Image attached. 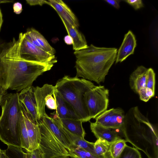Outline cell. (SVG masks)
Listing matches in <instances>:
<instances>
[{
	"label": "cell",
	"instance_id": "6da1fadb",
	"mask_svg": "<svg viewBox=\"0 0 158 158\" xmlns=\"http://www.w3.org/2000/svg\"><path fill=\"white\" fill-rule=\"evenodd\" d=\"M23 33L18 39L0 42V85L5 90L17 91L32 86L38 77L51 69L54 64L27 61L21 58L20 52Z\"/></svg>",
	"mask_w": 158,
	"mask_h": 158
},
{
	"label": "cell",
	"instance_id": "7a4b0ae2",
	"mask_svg": "<svg viewBox=\"0 0 158 158\" xmlns=\"http://www.w3.org/2000/svg\"><path fill=\"white\" fill-rule=\"evenodd\" d=\"M119 130L126 142L143 152L148 158H158L157 133L137 106L127 111Z\"/></svg>",
	"mask_w": 158,
	"mask_h": 158
},
{
	"label": "cell",
	"instance_id": "3957f363",
	"mask_svg": "<svg viewBox=\"0 0 158 158\" xmlns=\"http://www.w3.org/2000/svg\"><path fill=\"white\" fill-rule=\"evenodd\" d=\"M117 49L99 47L92 44L74 52L76 59L75 77L94 81L104 82L106 76L116 60Z\"/></svg>",
	"mask_w": 158,
	"mask_h": 158
},
{
	"label": "cell",
	"instance_id": "277c9868",
	"mask_svg": "<svg viewBox=\"0 0 158 158\" xmlns=\"http://www.w3.org/2000/svg\"><path fill=\"white\" fill-rule=\"evenodd\" d=\"M96 86L91 81L76 77L65 76L57 82L55 88L83 122L89 118L84 98L85 94Z\"/></svg>",
	"mask_w": 158,
	"mask_h": 158
},
{
	"label": "cell",
	"instance_id": "5b68a950",
	"mask_svg": "<svg viewBox=\"0 0 158 158\" xmlns=\"http://www.w3.org/2000/svg\"><path fill=\"white\" fill-rule=\"evenodd\" d=\"M0 140L7 145L21 148L19 123L21 112L19 93H11L2 105Z\"/></svg>",
	"mask_w": 158,
	"mask_h": 158
},
{
	"label": "cell",
	"instance_id": "8992f818",
	"mask_svg": "<svg viewBox=\"0 0 158 158\" xmlns=\"http://www.w3.org/2000/svg\"><path fill=\"white\" fill-rule=\"evenodd\" d=\"M38 122L41 133L38 148L41 152L43 158L69 156L68 150L55 136L44 121L40 119Z\"/></svg>",
	"mask_w": 158,
	"mask_h": 158
},
{
	"label": "cell",
	"instance_id": "52a82bcc",
	"mask_svg": "<svg viewBox=\"0 0 158 158\" xmlns=\"http://www.w3.org/2000/svg\"><path fill=\"white\" fill-rule=\"evenodd\" d=\"M109 97V90L102 85L96 86L85 94L84 99L90 119L95 118L107 110Z\"/></svg>",
	"mask_w": 158,
	"mask_h": 158
},
{
	"label": "cell",
	"instance_id": "ba28073f",
	"mask_svg": "<svg viewBox=\"0 0 158 158\" xmlns=\"http://www.w3.org/2000/svg\"><path fill=\"white\" fill-rule=\"evenodd\" d=\"M20 52L21 58L27 61L45 64H54L57 61L55 55H51L34 44L25 37L23 33Z\"/></svg>",
	"mask_w": 158,
	"mask_h": 158
},
{
	"label": "cell",
	"instance_id": "9c48e42d",
	"mask_svg": "<svg viewBox=\"0 0 158 158\" xmlns=\"http://www.w3.org/2000/svg\"><path fill=\"white\" fill-rule=\"evenodd\" d=\"M20 104L28 134L29 143V152H31L39 148L41 138L39 123L38 122L35 121L33 119L25 108Z\"/></svg>",
	"mask_w": 158,
	"mask_h": 158
},
{
	"label": "cell",
	"instance_id": "30bf717a",
	"mask_svg": "<svg viewBox=\"0 0 158 158\" xmlns=\"http://www.w3.org/2000/svg\"><path fill=\"white\" fill-rule=\"evenodd\" d=\"M55 88V86L47 84L41 87H34L38 121L46 114L45 108L47 97L48 95H53Z\"/></svg>",
	"mask_w": 158,
	"mask_h": 158
},
{
	"label": "cell",
	"instance_id": "8fae6325",
	"mask_svg": "<svg viewBox=\"0 0 158 158\" xmlns=\"http://www.w3.org/2000/svg\"><path fill=\"white\" fill-rule=\"evenodd\" d=\"M20 103L36 122H38L35 98L34 87L26 88L19 93Z\"/></svg>",
	"mask_w": 158,
	"mask_h": 158
},
{
	"label": "cell",
	"instance_id": "7c38bea8",
	"mask_svg": "<svg viewBox=\"0 0 158 158\" xmlns=\"http://www.w3.org/2000/svg\"><path fill=\"white\" fill-rule=\"evenodd\" d=\"M41 119L45 123L55 136L68 150H70L73 144L60 126L54 119L47 114H44Z\"/></svg>",
	"mask_w": 158,
	"mask_h": 158
},
{
	"label": "cell",
	"instance_id": "4fadbf2b",
	"mask_svg": "<svg viewBox=\"0 0 158 158\" xmlns=\"http://www.w3.org/2000/svg\"><path fill=\"white\" fill-rule=\"evenodd\" d=\"M136 46L135 37L130 30L125 34L122 43L118 52L116 59V63L122 62L130 55L134 54Z\"/></svg>",
	"mask_w": 158,
	"mask_h": 158
},
{
	"label": "cell",
	"instance_id": "5bb4252c",
	"mask_svg": "<svg viewBox=\"0 0 158 158\" xmlns=\"http://www.w3.org/2000/svg\"><path fill=\"white\" fill-rule=\"evenodd\" d=\"M47 4L53 8L59 15L63 17L73 27L78 28L79 24L76 16L63 1L61 0H48Z\"/></svg>",
	"mask_w": 158,
	"mask_h": 158
},
{
	"label": "cell",
	"instance_id": "9a60e30c",
	"mask_svg": "<svg viewBox=\"0 0 158 158\" xmlns=\"http://www.w3.org/2000/svg\"><path fill=\"white\" fill-rule=\"evenodd\" d=\"M53 95L56 100L57 106L56 114L54 116L60 119L71 118L81 119L77 115L71 107L58 93L55 88Z\"/></svg>",
	"mask_w": 158,
	"mask_h": 158
},
{
	"label": "cell",
	"instance_id": "2e32d148",
	"mask_svg": "<svg viewBox=\"0 0 158 158\" xmlns=\"http://www.w3.org/2000/svg\"><path fill=\"white\" fill-rule=\"evenodd\" d=\"M59 16L64 26L68 35L73 39V49L78 51L87 48L88 46L84 35L79 31L78 28L73 26L61 16Z\"/></svg>",
	"mask_w": 158,
	"mask_h": 158
},
{
	"label": "cell",
	"instance_id": "e0dca14e",
	"mask_svg": "<svg viewBox=\"0 0 158 158\" xmlns=\"http://www.w3.org/2000/svg\"><path fill=\"white\" fill-rule=\"evenodd\" d=\"M24 34L25 37L34 44L51 55H55V49L37 31L31 28Z\"/></svg>",
	"mask_w": 158,
	"mask_h": 158
},
{
	"label": "cell",
	"instance_id": "ac0fdd59",
	"mask_svg": "<svg viewBox=\"0 0 158 158\" xmlns=\"http://www.w3.org/2000/svg\"><path fill=\"white\" fill-rule=\"evenodd\" d=\"M148 69L140 66L131 74L129 77V85L131 89L135 93L145 87Z\"/></svg>",
	"mask_w": 158,
	"mask_h": 158
},
{
	"label": "cell",
	"instance_id": "d6986e66",
	"mask_svg": "<svg viewBox=\"0 0 158 158\" xmlns=\"http://www.w3.org/2000/svg\"><path fill=\"white\" fill-rule=\"evenodd\" d=\"M90 128L97 139L101 138L110 143L122 138L115 130L99 125L95 123H90Z\"/></svg>",
	"mask_w": 158,
	"mask_h": 158
},
{
	"label": "cell",
	"instance_id": "ffe728a7",
	"mask_svg": "<svg viewBox=\"0 0 158 158\" xmlns=\"http://www.w3.org/2000/svg\"><path fill=\"white\" fill-rule=\"evenodd\" d=\"M56 118L62 126L71 133L78 137L84 138L85 132L82 126L83 121L81 119L63 118Z\"/></svg>",
	"mask_w": 158,
	"mask_h": 158
},
{
	"label": "cell",
	"instance_id": "44dd1931",
	"mask_svg": "<svg viewBox=\"0 0 158 158\" xmlns=\"http://www.w3.org/2000/svg\"><path fill=\"white\" fill-rule=\"evenodd\" d=\"M53 118L60 126L73 144L97 156L94 151V143L88 141L84 138L78 137L71 133L62 126L56 118L54 117Z\"/></svg>",
	"mask_w": 158,
	"mask_h": 158
},
{
	"label": "cell",
	"instance_id": "7402d4cb",
	"mask_svg": "<svg viewBox=\"0 0 158 158\" xmlns=\"http://www.w3.org/2000/svg\"><path fill=\"white\" fill-rule=\"evenodd\" d=\"M125 115L122 109L114 108L108 128L119 130L123 125Z\"/></svg>",
	"mask_w": 158,
	"mask_h": 158
},
{
	"label": "cell",
	"instance_id": "603a6c76",
	"mask_svg": "<svg viewBox=\"0 0 158 158\" xmlns=\"http://www.w3.org/2000/svg\"><path fill=\"white\" fill-rule=\"evenodd\" d=\"M110 143L101 138L98 139L94 143L95 153L99 158H110L109 150Z\"/></svg>",
	"mask_w": 158,
	"mask_h": 158
},
{
	"label": "cell",
	"instance_id": "cb8c5ba5",
	"mask_svg": "<svg viewBox=\"0 0 158 158\" xmlns=\"http://www.w3.org/2000/svg\"><path fill=\"white\" fill-rule=\"evenodd\" d=\"M19 127L21 148L29 151V143L28 134L22 111L19 116Z\"/></svg>",
	"mask_w": 158,
	"mask_h": 158
},
{
	"label": "cell",
	"instance_id": "d4e9b609",
	"mask_svg": "<svg viewBox=\"0 0 158 158\" xmlns=\"http://www.w3.org/2000/svg\"><path fill=\"white\" fill-rule=\"evenodd\" d=\"M126 142L121 138L111 143L109 150L110 158H118L127 145Z\"/></svg>",
	"mask_w": 158,
	"mask_h": 158
},
{
	"label": "cell",
	"instance_id": "484cf974",
	"mask_svg": "<svg viewBox=\"0 0 158 158\" xmlns=\"http://www.w3.org/2000/svg\"><path fill=\"white\" fill-rule=\"evenodd\" d=\"M69 156L72 158H99L97 156L73 144L68 151Z\"/></svg>",
	"mask_w": 158,
	"mask_h": 158
},
{
	"label": "cell",
	"instance_id": "4316f807",
	"mask_svg": "<svg viewBox=\"0 0 158 158\" xmlns=\"http://www.w3.org/2000/svg\"><path fill=\"white\" fill-rule=\"evenodd\" d=\"M7 146L4 151L10 158H29L27 152H24L21 148Z\"/></svg>",
	"mask_w": 158,
	"mask_h": 158
},
{
	"label": "cell",
	"instance_id": "83f0119b",
	"mask_svg": "<svg viewBox=\"0 0 158 158\" xmlns=\"http://www.w3.org/2000/svg\"><path fill=\"white\" fill-rule=\"evenodd\" d=\"M114 108L106 110L95 118L94 122L99 125L108 128Z\"/></svg>",
	"mask_w": 158,
	"mask_h": 158
},
{
	"label": "cell",
	"instance_id": "f1b7e54d",
	"mask_svg": "<svg viewBox=\"0 0 158 158\" xmlns=\"http://www.w3.org/2000/svg\"><path fill=\"white\" fill-rule=\"evenodd\" d=\"M118 158H142L141 155L138 150L134 147L127 145Z\"/></svg>",
	"mask_w": 158,
	"mask_h": 158
},
{
	"label": "cell",
	"instance_id": "f546056e",
	"mask_svg": "<svg viewBox=\"0 0 158 158\" xmlns=\"http://www.w3.org/2000/svg\"><path fill=\"white\" fill-rule=\"evenodd\" d=\"M155 73L151 68L148 69L145 87L155 91Z\"/></svg>",
	"mask_w": 158,
	"mask_h": 158
},
{
	"label": "cell",
	"instance_id": "4dcf8cb0",
	"mask_svg": "<svg viewBox=\"0 0 158 158\" xmlns=\"http://www.w3.org/2000/svg\"><path fill=\"white\" fill-rule=\"evenodd\" d=\"M140 99L144 102H147L155 95V91L146 87L141 89L138 92Z\"/></svg>",
	"mask_w": 158,
	"mask_h": 158
},
{
	"label": "cell",
	"instance_id": "1f68e13d",
	"mask_svg": "<svg viewBox=\"0 0 158 158\" xmlns=\"http://www.w3.org/2000/svg\"><path fill=\"white\" fill-rule=\"evenodd\" d=\"M52 95H49L47 97L45 105L49 109L56 110L57 107L56 100Z\"/></svg>",
	"mask_w": 158,
	"mask_h": 158
},
{
	"label": "cell",
	"instance_id": "d6a6232c",
	"mask_svg": "<svg viewBox=\"0 0 158 158\" xmlns=\"http://www.w3.org/2000/svg\"><path fill=\"white\" fill-rule=\"evenodd\" d=\"M132 6L135 10L143 7V4L141 0H127L124 1Z\"/></svg>",
	"mask_w": 158,
	"mask_h": 158
},
{
	"label": "cell",
	"instance_id": "836d02e7",
	"mask_svg": "<svg viewBox=\"0 0 158 158\" xmlns=\"http://www.w3.org/2000/svg\"><path fill=\"white\" fill-rule=\"evenodd\" d=\"M29 158H43L42 153L39 148L31 152L27 151Z\"/></svg>",
	"mask_w": 158,
	"mask_h": 158
},
{
	"label": "cell",
	"instance_id": "e575fe53",
	"mask_svg": "<svg viewBox=\"0 0 158 158\" xmlns=\"http://www.w3.org/2000/svg\"><path fill=\"white\" fill-rule=\"evenodd\" d=\"M10 94L4 89L0 85V106H1Z\"/></svg>",
	"mask_w": 158,
	"mask_h": 158
},
{
	"label": "cell",
	"instance_id": "d590c367",
	"mask_svg": "<svg viewBox=\"0 0 158 158\" xmlns=\"http://www.w3.org/2000/svg\"><path fill=\"white\" fill-rule=\"evenodd\" d=\"M27 3L31 6L39 5L42 6L44 4L47 3V0H26Z\"/></svg>",
	"mask_w": 158,
	"mask_h": 158
},
{
	"label": "cell",
	"instance_id": "8d00e7d4",
	"mask_svg": "<svg viewBox=\"0 0 158 158\" xmlns=\"http://www.w3.org/2000/svg\"><path fill=\"white\" fill-rule=\"evenodd\" d=\"M14 12L17 14H20L22 11V4L19 2H16L14 3L13 6Z\"/></svg>",
	"mask_w": 158,
	"mask_h": 158
},
{
	"label": "cell",
	"instance_id": "74e56055",
	"mask_svg": "<svg viewBox=\"0 0 158 158\" xmlns=\"http://www.w3.org/2000/svg\"><path fill=\"white\" fill-rule=\"evenodd\" d=\"M105 1L110 4L116 9H118L120 7V0H105Z\"/></svg>",
	"mask_w": 158,
	"mask_h": 158
},
{
	"label": "cell",
	"instance_id": "f35d334b",
	"mask_svg": "<svg viewBox=\"0 0 158 158\" xmlns=\"http://www.w3.org/2000/svg\"><path fill=\"white\" fill-rule=\"evenodd\" d=\"M64 40L65 43L67 45H72L73 44V40L72 38L69 35H68L64 36Z\"/></svg>",
	"mask_w": 158,
	"mask_h": 158
},
{
	"label": "cell",
	"instance_id": "ab89813d",
	"mask_svg": "<svg viewBox=\"0 0 158 158\" xmlns=\"http://www.w3.org/2000/svg\"><path fill=\"white\" fill-rule=\"evenodd\" d=\"M0 158H10L5 153L4 150H2Z\"/></svg>",
	"mask_w": 158,
	"mask_h": 158
},
{
	"label": "cell",
	"instance_id": "60d3db41",
	"mask_svg": "<svg viewBox=\"0 0 158 158\" xmlns=\"http://www.w3.org/2000/svg\"><path fill=\"white\" fill-rule=\"evenodd\" d=\"M2 15L0 9V31L3 23Z\"/></svg>",
	"mask_w": 158,
	"mask_h": 158
},
{
	"label": "cell",
	"instance_id": "b9f144b4",
	"mask_svg": "<svg viewBox=\"0 0 158 158\" xmlns=\"http://www.w3.org/2000/svg\"><path fill=\"white\" fill-rule=\"evenodd\" d=\"M13 2L12 1H7V0H0V4L1 3H7V2Z\"/></svg>",
	"mask_w": 158,
	"mask_h": 158
},
{
	"label": "cell",
	"instance_id": "7bdbcfd3",
	"mask_svg": "<svg viewBox=\"0 0 158 158\" xmlns=\"http://www.w3.org/2000/svg\"><path fill=\"white\" fill-rule=\"evenodd\" d=\"M55 158H69L68 157L65 156H61L59 157H57Z\"/></svg>",
	"mask_w": 158,
	"mask_h": 158
},
{
	"label": "cell",
	"instance_id": "ee69618b",
	"mask_svg": "<svg viewBox=\"0 0 158 158\" xmlns=\"http://www.w3.org/2000/svg\"><path fill=\"white\" fill-rule=\"evenodd\" d=\"M2 150L0 148V155H1V153Z\"/></svg>",
	"mask_w": 158,
	"mask_h": 158
}]
</instances>
